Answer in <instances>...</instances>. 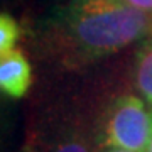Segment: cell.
I'll return each mask as SVG.
<instances>
[{"label":"cell","instance_id":"cell-1","mask_svg":"<svg viewBox=\"0 0 152 152\" xmlns=\"http://www.w3.org/2000/svg\"><path fill=\"white\" fill-rule=\"evenodd\" d=\"M152 32V12L118 0H73L56 17V48L71 63L118 53Z\"/></svg>","mask_w":152,"mask_h":152},{"label":"cell","instance_id":"cell-2","mask_svg":"<svg viewBox=\"0 0 152 152\" xmlns=\"http://www.w3.org/2000/svg\"><path fill=\"white\" fill-rule=\"evenodd\" d=\"M152 135V110L134 95L113 103L105 125V145L145 152Z\"/></svg>","mask_w":152,"mask_h":152},{"label":"cell","instance_id":"cell-3","mask_svg":"<svg viewBox=\"0 0 152 152\" xmlns=\"http://www.w3.org/2000/svg\"><path fill=\"white\" fill-rule=\"evenodd\" d=\"M32 83L31 63L20 49L0 54V90L10 98H22Z\"/></svg>","mask_w":152,"mask_h":152},{"label":"cell","instance_id":"cell-4","mask_svg":"<svg viewBox=\"0 0 152 152\" xmlns=\"http://www.w3.org/2000/svg\"><path fill=\"white\" fill-rule=\"evenodd\" d=\"M135 83L147 103L152 105V42L144 46L137 59Z\"/></svg>","mask_w":152,"mask_h":152},{"label":"cell","instance_id":"cell-5","mask_svg":"<svg viewBox=\"0 0 152 152\" xmlns=\"http://www.w3.org/2000/svg\"><path fill=\"white\" fill-rule=\"evenodd\" d=\"M19 36H20V27L17 20L4 12L0 15V54H7L12 49H15Z\"/></svg>","mask_w":152,"mask_h":152},{"label":"cell","instance_id":"cell-6","mask_svg":"<svg viewBox=\"0 0 152 152\" xmlns=\"http://www.w3.org/2000/svg\"><path fill=\"white\" fill-rule=\"evenodd\" d=\"M53 152H90L86 142L78 135H69L68 139L61 140L53 149Z\"/></svg>","mask_w":152,"mask_h":152},{"label":"cell","instance_id":"cell-7","mask_svg":"<svg viewBox=\"0 0 152 152\" xmlns=\"http://www.w3.org/2000/svg\"><path fill=\"white\" fill-rule=\"evenodd\" d=\"M125 5H130L134 9L139 10H145V12H152V0H118Z\"/></svg>","mask_w":152,"mask_h":152},{"label":"cell","instance_id":"cell-8","mask_svg":"<svg viewBox=\"0 0 152 152\" xmlns=\"http://www.w3.org/2000/svg\"><path fill=\"white\" fill-rule=\"evenodd\" d=\"M105 152H134V151H127V149H120V147H108Z\"/></svg>","mask_w":152,"mask_h":152},{"label":"cell","instance_id":"cell-9","mask_svg":"<svg viewBox=\"0 0 152 152\" xmlns=\"http://www.w3.org/2000/svg\"><path fill=\"white\" fill-rule=\"evenodd\" d=\"M145 152H152V135H151V140H149V145H147Z\"/></svg>","mask_w":152,"mask_h":152},{"label":"cell","instance_id":"cell-10","mask_svg":"<svg viewBox=\"0 0 152 152\" xmlns=\"http://www.w3.org/2000/svg\"><path fill=\"white\" fill-rule=\"evenodd\" d=\"M22 152H26V151H22Z\"/></svg>","mask_w":152,"mask_h":152}]
</instances>
